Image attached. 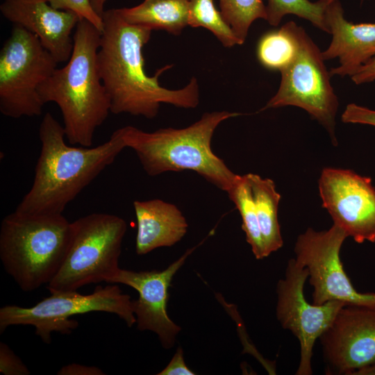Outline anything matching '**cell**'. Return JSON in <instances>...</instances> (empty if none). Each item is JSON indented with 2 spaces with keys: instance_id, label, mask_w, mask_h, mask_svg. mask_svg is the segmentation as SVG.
<instances>
[{
  "instance_id": "obj_1",
  "label": "cell",
  "mask_w": 375,
  "mask_h": 375,
  "mask_svg": "<svg viewBox=\"0 0 375 375\" xmlns=\"http://www.w3.org/2000/svg\"><path fill=\"white\" fill-rule=\"evenodd\" d=\"M101 17L103 28L97 62L110 99V112L152 119L163 103L183 108L199 105V86L195 77L181 89L169 90L159 83L158 78L173 65L158 69L152 76L146 73L143 48L151 28L126 22L117 8L105 10Z\"/></svg>"
},
{
  "instance_id": "obj_2",
  "label": "cell",
  "mask_w": 375,
  "mask_h": 375,
  "mask_svg": "<svg viewBox=\"0 0 375 375\" xmlns=\"http://www.w3.org/2000/svg\"><path fill=\"white\" fill-rule=\"evenodd\" d=\"M41 150L33 185L16 211L33 215H61L67 205L126 148L119 129L95 147H71L55 117L47 112L39 128Z\"/></svg>"
},
{
  "instance_id": "obj_3",
  "label": "cell",
  "mask_w": 375,
  "mask_h": 375,
  "mask_svg": "<svg viewBox=\"0 0 375 375\" xmlns=\"http://www.w3.org/2000/svg\"><path fill=\"white\" fill-rule=\"evenodd\" d=\"M74 31L68 62L56 69L41 85L39 93L44 104L53 102L60 109L68 142L90 147L96 129L110 112V99L97 62L101 33L84 19L79 20Z\"/></svg>"
},
{
  "instance_id": "obj_4",
  "label": "cell",
  "mask_w": 375,
  "mask_h": 375,
  "mask_svg": "<svg viewBox=\"0 0 375 375\" xmlns=\"http://www.w3.org/2000/svg\"><path fill=\"white\" fill-rule=\"evenodd\" d=\"M238 112L214 111L183 128H165L145 132L132 126L119 128L126 147L136 153L150 176L167 172L194 171L208 182L228 192L238 175L212 151L211 140L217 127Z\"/></svg>"
},
{
  "instance_id": "obj_5",
  "label": "cell",
  "mask_w": 375,
  "mask_h": 375,
  "mask_svg": "<svg viewBox=\"0 0 375 375\" xmlns=\"http://www.w3.org/2000/svg\"><path fill=\"white\" fill-rule=\"evenodd\" d=\"M72 238V222L61 215L16 210L0 228V258L20 289L31 292L48 285L60 270Z\"/></svg>"
},
{
  "instance_id": "obj_6",
  "label": "cell",
  "mask_w": 375,
  "mask_h": 375,
  "mask_svg": "<svg viewBox=\"0 0 375 375\" xmlns=\"http://www.w3.org/2000/svg\"><path fill=\"white\" fill-rule=\"evenodd\" d=\"M127 225L108 213H92L72 222V238L64 262L47 288L50 292L77 290L90 283H108L117 274Z\"/></svg>"
},
{
  "instance_id": "obj_7",
  "label": "cell",
  "mask_w": 375,
  "mask_h": 375,
  "mask_svg": "<svg viewBox=\"0 0 375 375\" xmlns=\"http://www.w3.org/2000/svg\"><path fill=\"white\" fill-rule=\"evenodd\" d=\"M31 307L6 305L0 308V333L10 326L31 325L45 344L51 342V333L70 334L78 323L69 318L90 312L117 315L128 327L136 323L131 297L117 285L97 286L89 294L76 290L57 291Z\"/></svg>"
},
{
  "instance_id": "obj_8",
  "label": "cell",
  "mask_w": 375,
  "mask_h": 375,
  "mask_svg": "<svg viewBox=\"0 0 375 375\" xmlns=\"http://www.w3.org/2000/svg\"><path fill=\"white\" fill-rule=\"evenodd\" d=\"M58 62L39 38L13 24L0 51V111L8 117L40 116L43 103L39 88Z\"/></svg>"
},
{
  "instance_id": "obj_9",
  "label": "cell",
  "mask_w": 375,
  "mask_h": 375,
  "mask_svg": "<svg viewBox=\"0 0 375 375\" xmlns=\"http://www.w3.org/2000/svg\"><path fill=\"white\" fill-rule=\"evenodd\" d=\"M297 43L290 63L280 71L278 91L260 110L294 106L306 110L328 132L333 144L338 100L331 84V74L318 47L306 31L293 21L288 22Z\"/></svg>"
},
{
  "instance_id": "obj_10",
  "label": "cell",
  "mask_w": 375,
  "mask_h": 375,
  "mask_svg": "<svg viewBox=\"0 0 375 375\" xmlns=\"http://www.w3.org/2000/svg\"><path fill=\"white\" fill-rule=\"evenodd\" d=\"M347 233L335 224L327 231L308 228L294 246L296 262L308 270L313 287L312 303L340 301L346 306L375 308V293H361L352 285L340 260V249Z\"/></svg>"
},
{
  "instance_id": "obj_11",
  "label": "cell",
  "mask_w": 375,
  "mask_h": 375,
  "mask_svg": "<svg viewBox=\"0 0 375 375\" xmlns=\"http://www.w3.org/2000/svg\"><path fill=\"white\" fill-rule=\"evenodd\" d=\"M308 277V269L291 259L288 262L284 278L280 279L276 285V318L284 329L296 336L300 344L297 375L312 374L311 360L315 342L346 306L340 301H331L322 305L308 303L303 294Z\"/></svg>"
},
{
  "instance_id": "obj_12",
  "label": "cell",
  "mask_w": 375,
  "mask_h": 375,
  "mask_svg": "<svg viewBox=\"0 0 375 375\" xmlns=\"http://www.w3.org/2000/svg\"><path fill=\"white\" fill-rule=\"evenodd\" d=\"M322 206L333 224L358 243L375 242V188L369 177L324 168L319 180Z\"/></svg>"
},
{
  "instance_id": "obj_13",
  "label": "cell",
  "mask_w": 375,
  "mask_h": 375,
  "mask_svg": "<svg viewBox=\"0 0 375 375\" xmlns=\"http://www.w3.org/2000/svg\"><path fill=\"white\" fill-rule=\"evenodd\" d=\"M319 339L327 374L351 375L375 362V308L343 306Z\"/></svg>"
},
{
  "instance_id": "obj_14",
  "label": "cell",
  "mask_w": 375,
  "mask_h": 375,
  "mask_svg": "<svg viewBox=\"0 0 375 375\" xmlns=\"http://www.w3.org/2000/svg\"><path fill=\"white\" fill-rule=\"evenodd\" d=\"M198 246L188 249L162 271L134 272L119 268L108 282L126 285L138 291V299L132 301L137 327L140 331L156 333L162 346L167 349L174 347L181 330L167 312L168 289L174 276Z\"/></svg>"
},
{
  "instance_id": "obj_15",
  "label": "cell",
  "mask_w": 375,
  "mask_h": 375,
  "mask_svg": "<svg viewBox=\"0 0 375 375\" xmlns=\"http://www.w3.org/2000/svg\"><path fill=\"white\" fill-rule=\"evenodd\" d=\"M0 10L13 24L35 34L58 63L69 59L72 33L81 19L77 14L56 9L42 0H4Z\"/></svg>"
},
{
  "instance_id": "obj_16",
  "label": "cell",
  "mask_w": 375,
  "mask_h": 375,
  "mask_svg": "<svg viewBox=\"0 0 375 375\" xmlns=\"http://www.w3.org/2000/svg\"><path fill=\"white\" fill-rule=\"evenodd\" d=\"M325 19L332 40L322 52V58L339 59L340 65L330 70L331 76L351 77L375 56V23L347 21L340 0H331L325 10Z\"/></svg>"
},
{
  "instance_id": "obj_17",
  "label": "cell",
  "mask_w": 375,
  "mask_h": 375,
  "mask_svg": "<svg viewBox=\"0 0 375 375\" xmlns=\"http://www.w3.org/2000/svg\"><path fill=\"white\" fill-rule=\"evenodd\" d=\"M137 219L135 251L144 255L162 247H171L186 234L188 224L176 206L155 199L135 201Z\"/></svg>"
},
{
  "instance_id": "obj_18",
  "label": "cell",
  "mask_w": 375,
  "mask_h": 375,
  "mask_svg": "<svg viewBox=\"0 0 375 375\" xmlns=\"http://www.w3.org/2000/svg\"><path fill=\"white\" fill-rule=\"evenodd\" d=\"M128 23L178 35L188 26L189 0H144L131 8H117Z\"/></svg>"
},
{
  "instance_id": "obj_19",
  "label": "cell",
  "mask_w": 375,
  "mask_h": 375,
  "mask_svg": "<svg viewBox=\"0 0 375 375\" xmlns=\"http://www.w3.org/2000/svg\"><path fill=\"white\" fill-rule=\"evenodd\" d=\"M255 203L259 227L267 256L283 244L278 219L281 199L274 181L255 174H247Z\"/></svg>"
},
{
  "instance_id": "obj_20",
  "label": "cell",
  "mask_w": 375,
  "mask_h": 375,
  "mask_svg": "<svg viewBox=\"0 0 375 375\" xmlns=\"http://www.w3.org/2000/svg\"><path fill=\"white\" fill-rule=\"evenodd\" d=\"M235 203L242 217V228L246 234L247 242L256 259L267 257L261 235L251 188L247 174L238 175L234 185L227 192Z\"/></svg>"
},
{
  "instance_id": "obj_21",
  "label": "cell",
  "mask_w": 375,
  "mask_h": 375,
  "mask_svg": "<svg viewBox=\"0 0 375 375\" xmlns=\"http://www.w3.org/2000/svg\"><path fill=\"white\" fill-rule=\"evenodd\" d=\"M296 51L297 43L288 22L262 35L256 49L258 60L264 67L279 72L290 63Z\"/></svg>"
},
{
  "instance_id": "obj_22",
  "label": "cell",
  "mask_w": 375,
  "mask_h": 375,
  "mask_svg": "<svg viewBox=\"0 0 375 375\" xmlns=\"http://www.w3.org/2000/svg\"><path fill=\"white\" fill-rule=\"evenodd\" d=\"M331 0H268L266 20L278 26L287 15H294L309 21L313 26L329 33L325 19V10Z\"/></svg>"
},
{
  "instance_id": "obj_23",
  "label": "cell",
  "mask_w": 375,
  "mask_h": 375,
  "mask_svg": "<svg viewBox=\"0 0 375 375\" xmlns=\"http://www.w3.org/2000/svg\"><path fill=\"white\" fill-rule=\"evenodd\" d=\"M188 26L209 30L224 47L242 44L221 12L215 8L213 0H189Z\"/></svg>"
},
{
  "instance_id": "obj_24",
  "label": "cell",
  "mask_w": 375,
  "mask_h": 375,
  "mask_svg": "<svg viewBox=\"0 0 375 375\" xmlns=\"http://www.w3.org/2000/svg\"><path fill=\"white\" fill-rule=\"evenodd\" d=\"M220 12L243 44L252 23L266 20V6L262 0H219Z\"/></svg>"
},
{
  "instance_id": "obj_25",
  "label": "cell",
  "mask_w": 375,
  "mask_h": 375,
  "mask_svg": "<svg viewBox=\"0 0 375 375\" xmlns=\"http://www.w3.org/2000/svg\"><path fill=\"white\" fill-rule=\"evenodd\" d=\"M52 7L62 10L72 11L92 24L101 33L103 28L102 17L92 7L91 0H42Z\"/></svg>"
},
{
  "instance_id": "obj_26",
  "label": "cell",
  "mask_w": 375,
  "mask_h": 375,
  "mask_svg": "<svg viewBox=\"0 0 375 375\" xmlns=\"http://www.w3.org/2000/svg\"><path fill=\"white\" fill-rule=\"evenodd\" d=\"M0 372L4 375H28L30 371L4 342L0 343Z\"/></svg>"
},
{
  "instance_id": "obj_27",
  "label": "cell",
  "mask_w": 375,
  "mask_h": 375,
  "mask_svg": "<svg viewBox=\"0 0 375 375\" xmlns=\"http://www.w3.org/2000/svg\"><path fill=\"white\" fill-rule=\"evenodd\" d=\"M344 123L362 124L375 126V110L356 103L347 106L342 115Z\"/></svg>"
},
{
  "instance_id": "obj_28",
  "label": "cell",
  "mask_w": 375,
  "mask_h": 375,
  "mask_svg": "<svg viewBox=\"0 0 375 375\" xmlns=\"http://www.w3.org/2000/svg\"><path fill=\"white\" fill-rule=\"evenodd\" d=\"M158 375H194L192 371L185 364L183 358V351L178 346L176 353L168 365Z\"/></svg>"
},
{
  "instance_id": "obj_29",
  "label": "cell",
  "mask_w": 375,
  "mask_h": 375,
  "mask_svg": "<svg viewBox=\"0 0 375 375\" xmlns=\"http://www.w3.org/2000/svg\"><path fill=\"white\" fill-rule=\"evenodd\" d=\"M58 375H102L105 373L95 366H87L71 363L62 367L57 372Z\"/></svg>"
},
{
  "instance_id": "obj_30",
  "label": "cell",
  "mask_w": 375,
  "mask_h": 375,
  "mask_svg": "<svg viewBox=\"0 0 375 375\" xmlns=\"http://www.w3.org/2000/svg\"><path fill=\"white\" fill-rule=\"evenodd\" d=\"M351 78L356 85L375 81V56L362 65Z\"/></svg>"
},
{
  "instance_id": "obj_31",
  "label": "cell",
  "mask_w": 375,
  "mask_h": 375,
  "mask_svg": "<svg viewBox=\"0 0 375 375\" xmlns=\"http://www.w3.org/2000/svg\"><path fill=\"white\" fill-rule=\"evenodd\" d=\"M351 375H375V362L358 369Z\"/></svg>"
},
{
  "instance_id": "obj_32",
  "label": "cell",
  "mask_w": 375,
  "mask_h": 375,
  "mask_svg": "<svg viewBox=\"0 0 375 375\" xmlns=\"http://www.w3.org/2000/svg\"><path fill=\"white\" fill-rule=\"evenodd\" d=\"M106 1L107 0H91L93 8L101 17L105 11L104 6Z\"/></svg>"
}]
</instances>
